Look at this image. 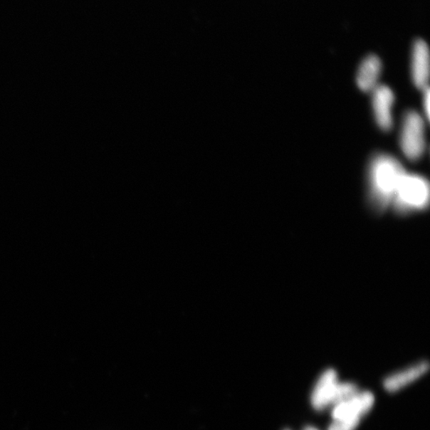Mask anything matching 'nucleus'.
Returning <instances> with one entry per match:
<instances>
[{"label":"nucleus","mask_w":430,"mask_h":430,"mask_svg":"<svg viewBox=\"0 0 430 430\" xmlns=\"http://www.w3.org/2000/svg\"><path fill=\"white\" fill-rule=\"evenodd\" d=\"M429 368V364L427 361H421L408 367L403 371L389 376L384 380V387L388 392H394L402 387H404L411 382L421 377Z\"/></svg>","instance_id":"9"},{"label":"nucleus","mask_w":430,"mask_h":430,"mask_svg":"<svg viewBox=\"0 0 430 430\" xmlns=\"http://www.w3.org/2000/svg\"><path fill=\"white\" fill-rule=\"evenodd\" d=\"M429 204L428 181L418 174H407L400 181L391 206L400 216L424 211Z\"/></svg>","instance_id":"2"},{"label":"nucleus","mask_w":430,"mask_h":430,"mask_svg":"<svg viewBox=\"0 0 430 430\" xmlns=\"http://www.w3.org/2000/svg\"><path fill=\"white\" fill-rule=\"evenodd\" d=\"M381 69L382 63L377 56H369L362 62L356 80L362 91H373L377 86Z\"/></svg>","instance_id":"8"},{"label":"nucleus","mask_w":430,"mask_h":430,"mask_svg":"<svg viewBox=\"0 0 430 430\" xmlns=\"http://www.w3.org/2000/svg\"><path fill=\"white\" fill-rule=\"evenodd\" d=\"M406 173L399 161L388 154H378L372 159L369 167L368 200L376 214H384L391 206Z\"/></svg>","instance_id":"1"},{"label":"nucleus","mask_w":430,"mask_h":430,"mask_svg":"<svg viewBox=\"0 0 430 430\" xmlns=\"http://www.w3.org/2000/svg\"><path fill=\"white\" fill-rule=\"evenodd\" d=\"M400 145L403 153L409 159H419L424 153L425 125L418 112L409 111L403 118Z\"/></svg>","instance_id":"3"},{"label":"nucleus","mask_w":430,"mask_h":430,"mask_svg":"<svg viewBox=\"0 0 430 430\" xmlns=\"http://www.w3.org/2000/svg\"><path fill=\"white\" fill-rule=\"evenodd\" d=\"M394 96L387 85H377L373 90V109L376 122L382 130L392 129L393 122L392 110Z\"/></svg>","instance_id":"5"},{"label":"nucleus","mask_w":430,"mask_h":430,"mask_svg":"<svg viewBox=\"0 0 430 430\" xmlns=\"http://www.w3.org/2000/svg\"><path fill=\"white\" fill-rule=\"evenodd\" d=\"M285 430H290V429H285Z\"/></svg>","instance_id":"14"},{"label":"nucleus","mask_w":430,"mask_h":430,"mask_svg":"<svg viewBox=\"0 0 430 430\" xmlns=\"http://www.w3.org/2000/svg\"><path fill=\"white\" fill-rule=\"evenodd\" d=\"M337 382V373L334 369H327L322 373L313 389L311 397L312 405L315 409L320 411L331 406Z\"/></svg>","instance_id":"7"},{"label":"nucleus","mask_w":430,"mask_h":430,"mask_svg":"<svg viewBox=\"0 0 430 430\" xmlns=\"http://www.w3.org/2000/svg\"><path fill=\"white\" fill-rule=\"evenodd\" d=\"M425 91V96H424V109H425V112L426 114V119H429V87H426V88L425 90H423Z\"/></svg>","instance_id":"12"},{"label":"nucleus","mask_w":430,"mask_h":430,"mask_svg":"<svg viewBox=\"0 0 430 430\" xmlns=\"http://www.w3.org/2000/svg\"><path fill=\"white\" fill-rule=\"evenodd\" d=\"M374 397L372 392H358L351 399L335 405L332 411L335 420L346 419L366 414L374 405Z\"/></svg>","instance_id":"4"},{"label":"nucleus","mask_w":430,"mask_h":430,"mask_svg":"<svg viewBox=\"0 0 430 430\" xmlns=\"http://www.w3.org/2000/svg\"><path fill=\"white\" fill-rule=\"evenodd\" d=\"M304 430H318V429H315L314 427H312V426H307L306 428H305Z\"/></svg>","instance_id":"13"},{"label":"nucleus","mask_w":430,"mask_h":430,"mask_svg":"<svg viewBox=\"0 0 430 430\" xmlns=\"http://www.w3.org/2000/svg\"><path fill=\"white\" fill-rule=\"evenodd\" d=\"M360 421L359 416L346 419L335 420L327 430H355Z\"/></svg>","instance_id":"11"},{"label":"nucleus","mask_w":430,"mask_h":430,"mask_svg":"<svg viewBox=\"0 0 430 430\" xmlns=\"http://www.w3.org/2000/svg\"><path fill=\"white\" fill-rule=\"evenodd\" d=\"M359 392L358 387L352 382H337L332 396L331 405L335 406L353 397Z\"/></svg>","instance_id":"10"},{"label":"nucleus","mask_w":430,"mask_h":430,"mask_svg":"<svg viewBox=\"0 0 430 430\" xmlns=\"http://www.w3.org/2000/svg\"><path fill=\"white\" fill-rule=\"evenodd\" d=\"M429 75V47L423 40H416L412 52V78L418 88L425 90L428 87Z\"/></svg>","instance_id":"6"}]
</instances>
